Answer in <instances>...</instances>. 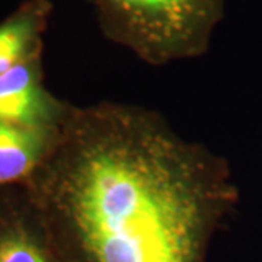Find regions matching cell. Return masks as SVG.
<instances>
[{"mask_svg":"<svg viewBox=\"0 0 262 262\" xmlns=\"http://www.w3.org/2000/svg\"><path fill=\"white\" fill-rule=\"evenodd\" d=\"M53 9L50 0H24L0 22V75L42 56Z\"/></svg>","mask_w":262,"mask_h":262,"instance_id":"5b68a950","label":"cell"},{"mask_svg":"<svg viewBox=\"0 0 262 262\" xmlns=\"http://www.w3.org/2000/svg\"><path fill=\"white\" fill-rule=\"evenodd\" d=\"M42 60L32 58L0 75V121L38 130H60L75 105L44 86Z\"/></svg>","mask_w":262,"mask_h":262,"instance_id":"3957f363","label":"cell"},{"mask_svg":"<svg viewBox=\"0 0 262 262\" xmlns=\"http://www.w3.org/2000/svg\"><path fill=\"white\" fill-rule=\"evenodd\" d=\"M105 39L149 66L195 60L211 47L225 0H89Z\"/></svg>","mask_w":262,"mask_h":262,"instance_id":"7a4b0ae2","label":"cell"},{"mask_svg":"<svg viewBox=\"0 0 262 262\" xmlns=\"http://www.w3.org/2000/svg\"><path fill=\"white\" fill-rule=\"evenodd\" d=\"M61 128L38 130L0 121V189L24 184L53 150Z\"/></svg>","mask_w":262,"mask_h":262,"instance_id":"8992f818","label":"cell"},{"mask_svg":"<svg viewBox=\"0 0 262 262\" xmlns=\"http://www.w3.org/2000/svg\"><path fill=\"white\" fill-rule=\"evenodd\" d=\"M0 262H64L22 184L0 192Z\"/></svg>","mask_w":262,"mask_h":262,"instance_id":"277c9868","label":"cell"},{"mask_svg":"<svg viewBox=\"0 0 262 262\" xmlns=\"http://www.w3.org/2000/svg\"><path fill=\"white\" fill-rule=\"evenodd\" d=\"M22 185L64 262H208L239 200L225 158L111 101L75 105Z\"/></svg>","mask_w":262,"mask_h":262,"instance_id":"6da1fadb","label":"cell"}]
</instances>
